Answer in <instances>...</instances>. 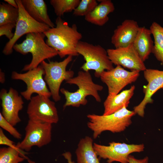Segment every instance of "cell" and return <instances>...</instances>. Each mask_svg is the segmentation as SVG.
I'll return each instance as SVG.
<instances>
[{
	"mask_svg": "<svg viewBox=\"0 0 163 163\" xmlns=\"http://www.w3.org/2000/svg\"><path fill=\"white\" fill-rule=\"evenodd\" d=\"M55 24V27L43 33L47 38L46 43L56 50L61 58L66 56H78L76 48L82 36L77 25L73 24L70 26L60 17H57Z\"/></svg>",
	"mask_w": 163,
	"mask_h": 163,
	"instance_id": "1",
	"label": "cell"
},
{
	"mask_svg": "<svg viewBox=\"0 0 163 163\" xmlns=\"http://www.w3.org/2000/svg\"><path fill=\"white\" fill-rule=\"evenodd\" d=\"M66 83L75 85L78 89L74 92H70L64 88L60 91L65 96L66 102L63 107L72 106L78 107L81 105H85L88 103L86 97L91 96L96 101L100 102L101 98L98 92L103 89L102 85L94 83L89 71H79L77 75L66 81Z\"/></svg>",
	"mask_w": 163,
	"mask_h": 163,
	"instance_id": "2",
	"label": "cell"
},
{
	"mask_svg": "<svg viewBox=\"0 0 163 163\" xmlns=\"http://www.w3.org/2000/svg\"><path fill=\"white\" fill-rule=\"evenodd\" d=\"M135 114L133 110L125 107L109 115L88 114L87 125L92 132L93 138L96 139L105 131L113 133L123 131L131 124V118Z\"/></svg>",
	"mask_w": 163,
	"mask_h": 163,
	"instance_id": "3",
	"label": "cell"
},
{
	"mask_svg": "<svg viewBox=\"0 0 163 163\" xmlns=\"http://www.w3.org/2000/svg\"><path fill=\"white\" fill-rule=\"evenodd\" d=\"M43 33H32L26 34L25 39L21 43H16L13 49L23 55L30 53L32 55L30 62L25 65L22 69L28 71L37 67L46 59L58 55V52L49 46L45 42Z\"/></svg>",
	"mask_w": 163,
	"mask_h": 163,
	"instance_id": "4",
	"label": "cell"
},
{
	"mask_svg": "<svg viewBox=\"0 0 163 163\" xmlns=\"http://www.w3.org/2000/svg\"><path fill=\"white\" fill-rule=\"evenodd\" d=\"M76 50L78 54L83 56L85 61L81 69L86 72L94 70L96 77L99 78L104 71L114 68L107 50L99 45H94L80 41L77 46Z\"/></svg>",
	"mask_w": 163,
	"mask_h": 163,
	"instance_id": "5",
	"label": "cell"
},
{
	"mask_svg": "<svg viewBox=\"0 0 163 163\" xmlns=\"http://www.w3.org/2000/svg\"><path fill=\"white\" fill-rule=\"evenodd\" d=\"M73 56H68L63 61H45L41 63L44 71V80L48 86L51 96L55 102L59 101L60 87L62 82L73 77L74 72L72 70H67L66 67L72 61Z\"/></svg>",
	"mask_w": 163,
	"mask_h": 163,
	"instance_id": "6",
	"label": "cell"
},
{
	"mask_svg": "<svg viewBox=\"0 0 163 163\" xmlns=\"http://www.w3.org/2000/svg\"><path fill=\"white\" fill-rule=\"evenodd\" d=\"M23 139L16 144V147L27 152L32 147L41 148L49 144L52 140V124L29 119L25 128Z\"/></svg>",
	"mask_w": 163,
	"mask_h": 163,
	"instance_id": "7",
	"label": "cell"
},
{
	"mask_svg": "<svg viewBox=\"0 0 163 163\" xmlns=\"http://www.w3.org/2000/svg\"><path fill=\"white\" fill-rule=\"evenodd\" d=\"M18 6L19 17L16 23L14 35L5 46L3 53L11 54L13 47L17 40L25 34L32 33H43L50 27L47 25L37 22L30 16L24 9L21 0H16Z\"/></svg>",
	"mask_w": 163,
	"mask_h": 163,
	"instance_id": "8",
	"label": "cell"
},
{
	"mask_svg": "<svg viewBox=\"0 0 163 163\" xmlns=\"http://www.w3.org/2000/svg\"><path fill=\"white\" fill-rule=\"evenodd\" d=\"M93 148L97 156L107 159V162L129 163L128 157L130 154L143 152L145 146L143 144H129L112 142L108 145L94 143Z\"/></svg>",
	"mask_w": 163,
	"mask_h": 163,
	"instance_id": "9",
	"label": "cell"
},
{
	"mask_svg": "<svg viewBox=\"0 0 163 163\" xmlns=\"http://www.w3.org/2000/svg\"><path fill=\"white\" fill-rule=\"evenodd\" d=\"M44 71L41 65L28 70L24 73L13 71L11 78L13 80H21L27 85L26 90L21 93V95L27 101H30L33 94L50 98L51 94L43 78Z\"/></svg>",
	"mask_w": 163,
	"mask_h": 163,
	"instance_id": "10",
	"label": "cell"
},
{
	"mask_svg": "<svg viewBox=\"0 0 163 163\" xmlns=\"http://www.w3.org/2000/svg\"><path fill=\"white\" fill-rule=\"evenodd\" d=\"M27 113L29 119L51 123H57L59 117L55 103L49 97L37 95L32 97Z\"/></svg>",
	"mask_w": 163,
	"mask_h": 163,
	"instance_id": "11",
	"label": "cell"
},
{
	"mask_svg": "<svg viewBox=\"0 0 163 163\" xmlns=\"http://www.w3.org/2000/svg\"><path fill=\"white\" fill-rule=\"evenodd\" d=\"M140 72L130 71L117 65L109 70H105L100 74L99 78L107 86L108 95L113 96L119 93L127 85L134 82L139 76Z\"/></svg>",
	"mask_w": 163,
	"mask_h": 163,
	"instance_id": "12",
	"label": "cell"
},
{
	"mask_svg": "<svg viewBox=\"0 0 163 163\" xmlns=\"http://www.w3.org/2000/svg\"><path fill=\"white\" fill-rule=\"evenodd\" d=\"M109 58L113 64L131 71H144L147 69L133 43L127 46L107 50Z\"/></svg>",
	"mask_w": 163,
	"mask_h": 163,
	"instance_id": "13",
	"label": "cell"
},
{
	"mask_svg": "<svg viewBox=\"0 0 163 163\" xmlns=\"http://www.w3.org/2000/svg\"><path fill=\"white\" fill-rule=\"evenodd\" d=\"M2 116L13 126L21 120L19 113L23 108L24 102L17 90L11 88L8 91L4 88L0 92Z\"/></svg>",
	"mask_w": 163,
	"mask_h": 163,
	"instance_id": "14",
	"label": "cell"
},
{
	"mask_svg": "<svg viewBox=\"0 0 163 163\" xmlns=\"http://www.w3.org/2000/svg\"><path fill=\"white\" fill-rule=\"evenodd\" d=\"M143 72L144 77L148 82L143 87L144 97L141 102L133 108L136 114L142 117L144 116L146 105L153 103L152 96L158 90L163 88V71L149 69Z\"/></svg>",
	"mask_w": 163,
	"mask_h": 163,
	"instance_id": "15",
	"label": "cell"
},
{
	"mask_svg": "<svg viewBox=\"0 0 163 163\" xmlns=\"http://www.w3.org/2000/svg\"><path fill=\"white\" fill-rule=\"evenodd\" d=\"M139 27L137 22L133 20H124L114 30L111 43L115 48L126 47L133 43Z\"/></svg>",
	"mask_w": 163,
	"mask_h": 163,
	"instance_id": "16",
	"label": "cell"
},
{
	"mask_svg": "<svg viewBox=\"0 0 163 163\" xmlns=\"http://www.w3.org/2000/svg\"><path fill=\"white\" fill-rule=\"evenodd\" d=\"M27 13L37 22L46 24L50 28L55 27L50 19L46 4L43 0H21Z\"/></svg>",
	"mask_w": 163,
	"mask_h": 163,
	"instance_id": "17",
	"label": "cell"
},
{
	"mask_svg": "<svg viewBox=\"0 0 163 163\" xmlns=\"http://www.w3.org/2000/svg\"><path fill=\"white\" fill-rule=\"evenodd\" d=\"M135 89V86L133 85L129 89L124 90L117 95H108L103 103L104 110L103 115H109L125 107H127Z\"/></svg>",
	"mask_w": 163,
	"mask_h": 163,
	"instance_id": "18",
	"label": "cell"
},
{
	"mask_svg": "<svg viewBox=\"0 0 163 163\" xmlns=\"http://www.w3.org/2000/svg\"><path fill=\"white\" fill-rule=\"evenodd\" d=\"M150 29L145 27H139L133 43V45L143 62L147 59L152 53L154 42Z\"/></svg>",
	"mask_w": 163,
	"mask_h": 163,
	"instance_id": "19",
	"label": "cell"
},
{
	"mask_svg": "<svg viewBox=\"0 0 163 163\" xmlns=\"http://www.w3.org/2000/svg\"><path fill=\"white\" fill-rule=\"evenodd\" d=\"M94 9L85 17L87 22L94 25L102 26L109 20L108 14L115 9L113 4L110 0H100Z\"/></svg>",
	"mask_w": 163,
	"mask_h": 163,
	"instance_id": "20",
	"label": "cell"
},
{
	"mask_svg": "<svg viewBox=\"0 0 163 163\" xmlns=\"http://www.w3.org/2000/svg\"><path fill=\"white\" fill-rule=\"evenodd\" d=\"M93 142L92 138L88 136L80 140L75 152L77 163H101L94 149Z\"/></svg>",
	"mask_w": 163,
	"mask_h": 163,
	"instance_id": "21",
	"label": "cell"
},
{
	"mask_svg": "<svg viewBox=\"0 0 163 163\" xmlns=\"http://www.w3.org/2000/svg\"><path fill=\"white\" fill-rule=\"evenodd\" d=\"M149 29L154 41L152 53L163 66V27L157 23L154 22Z\"/></svg>",
	"mask_w": 163,
	"mask_h": 163,
	"instance_id": "22",
	"label": "cell"
},
{
	"mask_svg": "<svg viewBox=\"0 0 163 163\" xmlns=\"http://www.w3.org/2000/svg\"><path fill=\"white\" fill-rule=\"evenodd\" d=\"M27 152L18 148L9 147L0 148V163H20L26 159Z\"/></svg>",
	"mask_w": 163,
	"mask_h": 163,
	"instance_id": "23",
	"label": "cell"
},
{
	"mask_svg": "<svg viewBox=\"0 0 163 163\" xmlns=\"http://www.w3.org/2000/svg\"><path fill=\"white\" fill-rule=\"evenodd\" d=\"M19 14L18 8L2 2L0 4V26L8 23L16 24Z\"/></svg>",
	"mask_w": 163,
	"mask_h": 163,
	"instance_id": "24",
	"label": "cell"
},
{
	"mask_svg": "<svg viewBox=\"0 0 163 163\" xmlns=\"http://www.w3.org/2000/svg\"><path fill=\"white\" fill-rule=\"evenodd\" d=\"M80 2V0H51L50 3L56 15L61 17L65 13L73 11Z\"/></svg>",
	"mask_w": 163,
	"mask_h": 163,
	"instance_id": "25",
	"label": "cell"
},
{
	"mask_svg": "<svg viewBox=\"0 0 163 163\" xmlns=\"http://www.w3.org/2000/svg\"><path fill=\"white\" fill-rule=\"evenodd\" d=\"M98 4L96 0H82L73 11L74 15L85 17L91 12Z\"/></svg>",
	"mask_w": 163,
	"mask_h": 163,
	"instance_id": "26",
	"label": "cell"
},
{
	"mask_svg": "<svg viewBox=\"0 0 163 163\" xmlns=\"http://www.w3.org/2000/svg\"><path fill=\"white\" fill-rule=\"evenodd\" d=\"M0 126L8 132L14 138L17 139L21 138V134L3 117L1 113H0Z\"/></svg>",
	"mask_w": 163,
	"mask_h": 163,
	"instance_id": "27",
	"label": "cell"
},
{
	"mask_svg": "<svg viewBox=\"0 0 163 163\" xmlns=\"http://www.w3.org/2000/svg\"><path fill=\"white\" fill-rule=\"evenodd\" d=\"M16 24L8 23L0 26V37L5 36L9 40L13 37L14 33H12L13 29L16 27Z\"/></svg>",
	"mask_w": 163,
	"mask_h": 163,
	"instance_id": "28",
	"label": "cell"
},
{
	"mask_svg": "<svg viewBox=\"0 0 163 163\" xmlns=\"http://www.w3.org/2000/svg\"><path fill=\"white\" fill-rule=\"evenodd\" d=\"M0 144L13 148H18L14 142L5 136L1 128H0Z\"/></svg>",
	"mask_w": 163,
	"mask_h": 163,
	"instance_id": "29",
	"label": "cell"
},
{
	"mask_svg": "<svg viewBox=\"0 0 163 163\" xmlns=\"http://www.w3.org/2000/svg\"><path fill=\"white\" fill-rule=\"evenodd\" d=\"M129 163H148L149 158L146 156L142 159H137L130 155L128 157Z\"/></svg>",
	"mask_w": 163,
	"mask_h": 163,
	"instance_id": "30",
	"label": "cell"
},
{
	"mask_svg": "<svg viewBox=\"0 0 163 163\" xmlns=\"http://www.w3.org/2000/svg\"><path fill=\"white\" fill-rule=\"evenodd\" d=\"M62 155L66 159L68 163H75L72 160V155L69 152L63 153Z\"/></svg>",
	"mask_w": 163,
	"mask_h": 163,
	"instance_id": "31",
	"label": "cell"
},
{
	"mask_svg": "<svg viewBox=\"0 0 163 163\" xmlns=\"http://www.w3.org/2000/svg\"><path fill=\"white\" fill-rule=\"evenodd\" d=\"M4 1L7 2V3L9 4L13 7L16 8H18V6L16 0H4Z\"/></svg>",
	"mask_w": 163,
	"mask_h": 163,
	"instance_id": "32",
	"label": "cell"
},
{
	"mask_svg": "<svg viewBox=\"0 0 163 163\" xmlns=\"http://www.w3.org/2000/svg\"><path fill=\"white\" fill-rule=\"evenodd\" d=\"M5 81V73L3 72L1 69L0 72V82L3 84L4 83Z\"/></svg>",
	"mask_w": 163,
	"mask_h": 163,
	"instance_id": "33",
	"label": "cell"
},
{
	"mask_svg": "<svg viewBox=\"0 0 163 163\" xmlns=\"http://www.w3.org/2000/svg\"><path fill=\"white\" fill-rule=\"evenodd\" d=\"M27 161L29 163H36V162L29 159H27Z\"/></svg>",
	"mask_w": 163,
	"mask_h": 163,
	"instance_id": "34",
	"label": "cell"
}]
</instances>
